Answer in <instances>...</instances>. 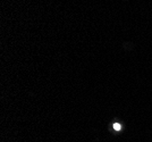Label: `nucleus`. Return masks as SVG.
<instances>
[{
  "mask_svg": "<svg viewBox=\"0 0 152 142\" xmlns=\"http://www.w3.org/2000/svg\"><path fill=\"white\" fill-rule=\"evenodd\" d=\"M114 129L117 130V131L121 130V125H119V124H114Z\"/></svg>",
  "mask_w": 152,
  "mask_h": 142,
  "instance_id": "1",
  "label": "nucleus"
}]
</instances>
